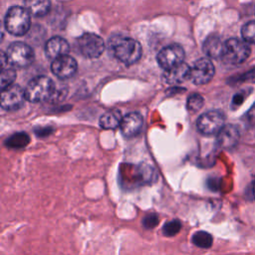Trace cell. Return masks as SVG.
<instances>
[{
  "mask_svg": "<svg viewBox=\"0 0 255 255\" xmlns=\"http://www.w3.org/2000/svg\"><path fill=\"white\" fill-rule=\"evenodd\" d=\"M110 49L114 56L126 65L136 63L142 54L141 46L136 40L123 36H114L110 40Z\"/></svg>",
  "mask_w": 255,
  "mask_h": 255,
  "instance_id": "cell-1",
  "label": "cell"
},
{
  "mask_svg": "<svg viewBox=\"0 0 255 255\" xmlns=\"http://www.w3.org/2000/svg\"><path fill=\"white\" fill-rule=\"evenodd\" d=\"M4 24L10 34L22 36L30 28V13L25 7L13 6L7 11Z\"/></svg>",
  "mask_w": 255,
  "mask_h": 255,
  "instance_id": "cell-2",
  "label": "cell"
},
{
  "mask_svg": "<svg viewBox=\"0 0 255 255\" xmlns=\"http://www.w3.org/2000/svg\"><path fill=\"white\" fill-rule=\"evenodd\" d=\"M25 90L26 100L32 103H39L49 99L54 91V83L53 81L45 76H39L32 79Z\"/></svg>",
  "mask_w": 255,
  "mask_h": 255,
  "instance_id": "cell-3",
  "label": "cell"
},
{
  "mask_svg": "<svg viewBox=\"0 0 255 255\" xmlns=\"http://www.w3.org/2000/svg\"><path fill=\"white\" fill-rule=\"evenodd\" d=\"M6 62L11 67L24 68L34 60V52L30 46L22 42L12 43L3 54Z\"/></svg>",
  "mask_w": 255,
  "mask_h": 255,
  "instance_id": "cell-4",
  "label": "cell"
},
{
  "mask_svg": "<svg viewBox=\"0 0 255 255\" xmlns=\"http://www.w3.org/2000/svg\"><path fill=\"white\" fill-rule=\"evenodd\" d=\"M250 52V48L245 41L231 38L224 42L221 59L227 64L238 65L243 63L249 57Z\"/></svg>",
  "mask_w": 255,
  "mask_h": 255,
  "instance_id": "cell-5",
  "label": "cell"
},
{
  "mask_svg": "<svg viewBox=\"0 0 255 255\" xmlns=\"http://www.w3.org/2000/svg\"><path fill=\"white\" fill-rule=\"evenodd\" d=\"M77 45L81 54L88 59L99 58L105 50L104 40L94 33H86L81 36Z\"/></svg>",
  "mask_w": 255,
  "mask_h": 255,
  "instance_id": "cell-6",
  "label": "cell"
},
{
  "mask_svg": "<svg viewBox=\"0 0 255 255\" xmlns=\"http://www.w3.org/2000/svg\"><path fill=\"white\" fill-rule=\"evenodd\" d=\"M224 115L218 111H209L204 113L197 120V128L203 134H215L218 133L225 126Z\"/></svg>",
  "mask_w": 255,
  "mask_h": 255,
  "instance_id": "cell-7",
  "label": "cell"
},
{
  "mask_svg": "<svg viewBox=\"0 0 255 255\" xmlns=\"http://www.w3.org/2000/svg\"><path fill=\"white\" fill-rule=\"evenodd\" d=\"M184 50L177 44H172L164 47L157 54L158 65L165 71L174 68L183 63Z\"/></svg>",
  "mask_w": 255,
  "mask_h": 255,
  "instance_id": "cell-8",
  "label": "cell"
},
{
  "mask_svg": "<svg viewBox=\"0 0 255 255\" xmlns=\"http://www.w3.org/2000/svg\"><path fill=\"white\" fill-rule=\"evenodd\" d=\"M214 66L209 59L202 58L194 62L192 67H190L189 80H191L195 85H204L210 82L214 76Z\"/></svg>",
  "mask_w": 255,
  "mask_h": 255,
  "instance_id": "cell-9",
  "label": "cell"
},
{
  "mask_svg": "<svg viewBox=\"0 0 255 255\" xmlns=\"http://www.w3.org/2000/svg\"><path fill=\"white\" fill-rule=\"evenodd\" d=\"M26 100L25 90L13 84L1 92V107L7 111H14L21 108Z\"/></svg>",
  "mask_w": 255,
  "mask_h": 255,
  "instance_id": "cell-10",
  "label": "cell"
},
{
  "mask_svg": "<svg viewBox=\"0 0 255 255\" xmlns=\"http://www.w3.org/2000/svg\"><path fill=\"white\" fill-rule=\"evenodd\" d=\"M77 68L78 65L76 60L69 55H65L56 60H53L51 64L52 73L62 80L73 77L77 71Z\"/></svg>",
  "mask_w": 255,
  "mask_h": 255,
  "instance_id": "cell-11",
  "label": "cell"
},
{
  "mask_svg": "<svg viewBox=\"0 0 255 255\" xmlns=\"http://www.w3.org/2000/svg\"><path fill=\"white\" fill-rule=\"evenodd\" d=\"M142 125L143 121L139 114L129 113L123 118L120 128L126 137H133L140 132Z\"/></svg>",
  "mask_w": 255,
  "mask_h": 255,
  "instance_id": "cell-12",
  "label": "cell"
},
{
  "mask_svg": "<svg viewBox=\"0 0 255 255\" xmlns=\"http://www.w3.org/2000/svg\"><path fill=\"white\" fill-rule=\"evenodd\" d=\"M240 133L237 127L233 125H225L217 133V143L225 149L233 148L239 140Z\"/></svg>",
  "mask_w": 255,
  "mask_h": 255,
  "instance_id": "cell-13",
  "label": "cell"
},
{
  "mask_svg": "<svg viewBox=\"0 0 255 255\" xmlns=\"http://www.w3.org/2000/svg\"><path fill=\"white\" fill-rule=\"evenodd\" d=\"M70 50L68 42L61 37H52L45 46L46 56L51 60H56L62 56L68 55Z\"/></svg>",
  "mask_w": 255,
  "mask_h": 255,
  "instance_id": "cell-14",
  "label": "cell"
},
{
  "mask_svg": "<svg viewBox=\"0 0 255 255\" xmlns=\"http://www.w3.org/2000/svg\"><path fill=\"white\" fill-rule=\"evenodd\" d=\"M190 67L185 63H182L174 68L166 70L163 77L168 84H179L189 79Z\"/></svg>",
  "mask_w": 255,
  "mask_h": 255,
  "instance_id": "cell-15",
  "label": "cell"
},
{
  "mask_svg": "<svg viewBox=\"0 0 255 255\" xmlns=\"http://www.w3.org/2000/svg\"><path fill=\"white\" fill-rule=\"evenodd\" d=\"M224 43L218 36H209L203 43V51L209 58L218 59L222 57Z\"/></svg>",
  "mask_w": 255,
  "mask_h": 255,
  "instance_id": "cell-16",
  "label": "cell"
},
{
  "mask_svg": "<svg viewBox=\"0 0 255 255\" xmlns=\"http://www.w3.org/2000/svg\"><path fill=\"white\" fill-rule=\"evenodd\" d=\"M24 5L30 15L42 17L46 15L51 8L50 0H24Z\"/></svg>",
  "mask_w": 255,
  "mask_h": 255,
  "instance_id": "cell-17",
  "label": "cell"
},
{
  "mask_svg": "<svg viewBox=\"0 0 255 255\" xmlns=\"http://www.w3.org/2000/svg\"><path fill=\"white\" fill-rule=\"evenodd\" d=\"M122 120L123 118L119 110H110L102 115L100 119V126L106 129H114L121 126Z\"/></svg>",
  "mask_w": 255,
  "mask_h": 255,
  "instance_id": "cell-18",
  "label": "cell"
},
{
  "mask_svg": "<svg viewBox=\"0 0 255 255\" xmlns=\"http://www.w3.org/2000/svg\"><path fill=\"white\" fill-rule=\"evenodd\" d=\"M1 76H0V84H1V89H5L11 85H13L15 79H16V72L13 69V67H11L10 65L7 64V66H5L4 63L1 62Z\"/></svg>",
  "mask_w": 255,
  "mask_h": 255,
  "instance_id": "cell-19",
  "label": "cell"
},
{
  "mask_svg": "<svg viewBox=\"0 0 255 255\" xmlns=\"http://www.w3.org/2000/svg\"><path fill=\"white\" fill-rule=\"evenodd\" d=\"M191 241L194 245L200 248H209L212 245V236L206 231H196L191 237Z\"/></svg>",
  "mask_w": 255,
  "mask_h": 255,
  "instance_id": "cell-20",
  "label": "cell"
},
{
  "mask_svg": "<svg viewBox=\"0 0 255 255\" xmlns=\"http://www.w3.org/2000/svg\"><path fill=\"white\" fill-rule=\"evenodd\" d=\"M29 142V136L26 133H16L7 138L6 144L12 148H21L27 145Z\"/></svg>",
  "mask_w": 255,
  "mask_h": 255,
  "instance_id": "cell-21",
  "label": "cell"
},
{
  "mask_svg": "<svg viewBox=\"0 0 255 255\" xmlns=\"http://www.w3.org/2000/svg\"><path fill=\"white\" fill-rule=\"evenodd\" d=\"M241 35L246 43L255 44V21L246 23L241 29Z\"/></svg>",
  "mask_w": 255,
  "mask_h": 255,
  "instance_id": "cell-22",
  "label": "cell"
},
{
  "mask_svg": "<svg viewBox=\"0 0 255 255\" xmlns=\"http://www.w3.org/2000/svg\"><path fill=\"white\" fill-rule=\"evenodd\" d=\"M180 229H181V222L177 219H172L170 221H167L163 225L162 232L165 236L172 237V236L176 235Z\"/></svg>",
  "mask_w": 255,
  "mask_h": 255,
  "instance_id": "cell-23",
  "label": "cell"
},
{
  "mask_svg": "<svg viewBox=\"0 0 255 255\" xmlns=\"http://www.w3.org/2000/svg\"><path fill=\"white\" fill-rule=\"evenodd\" d=\"M203 104H204L203 98L200 95H198V94H194V95H191L188 98L186 106H187V109L189 111L197 112V111H199L202 108Z\"/></svg>",
  "mask_w": 255,
  "mask_h": 255,
  "instance_id": "cell-24",
  "label": "cell"
},
{
  "mask_svg": "<svg viewBox=\"0 0 255 255\" xmlns=\"http://www.w3.org/2000/svg\"><path fill=\"white\" fill-rule=\"evenodd\" d=\"M158 221H159V218H158L157 215H155V214H147L142 219V225L146 229H152V228H154L158 224Z\"/></svg>",
  "mask_w": 255,
  "mask_h": 255,
  "instance_id": "cell-25",
  "label": "cell"
},
{
  "mask_svg": "<svg viewBox=\"0 0 255 255\" xmlns=\"http://www.w3.org/2000/svg\"><path fill=\"white\" fill-rule=\"evenodd\" d=\"M246 121L249 125L255 126V103L246 114Z\"/></svg>",
  "mask_w": 255,
  "mask_h": 255,
  "instance_id": "cell-26",
  "label": "cell"
},
{
  "mask_svg": "<svg viewBox=\"0 0 255 255\" xmlns=\"http://www.w3.org/2000/svg\"><path fill=\"white\" fill-rule=\"evenodd\" d=\"M252 195H253V197L255 198V180H254L253 183H252Z\"/></svg>",
  "mask_w": 255,
  "mask_h": 255,
  "instance_id": "cell-27",
  "label": "cell"
}]
</instances>
